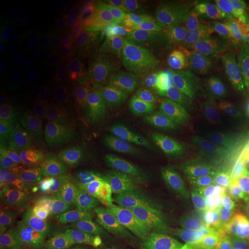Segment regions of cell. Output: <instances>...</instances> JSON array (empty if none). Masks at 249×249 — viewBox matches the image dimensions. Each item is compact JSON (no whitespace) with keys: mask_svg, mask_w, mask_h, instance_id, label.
<instances>
[{"mask_svg":"<svg viewBox=\"0 0 249 249\" xmlns=\"http://www.w3.org/2000/svg\"><path fill=\"white\" fill-rule=\"evenodd\" d=\"M130 234L135 249H177L170 219L157 211L139 217Z\"/></svg>","mask_w":249,"mask_h":249,"instance_id":"30bf717a","label":"cell"},{"mask_svg":"<svg viewBox=\"0 0 249 249\" xmlns=\"http://www.w3.org/2000/svg\"><path fill=\"white\" fill-rule=\"evenodd\" d=\"M130 231L127 218L119 213H111L97 218L91 229L95 249H124Z\"/></svg>","mask_w":249,"mask_h":249,"instance_id":"ac0fdd59","label":"cell"},{"mask_svg":"<svg viewBox=\"0 0 249 249\" xmlns=\"http://www.w3.org/2000/svg\"><path fill=\"white\" fill-rule=\"evenodd\" d=\"M102 177L91 164L66 173L59 180L58 204L67 214L85 213L97 200Z\"/></svg>","mask_w":249,"mask_h":249,"instance_id":"8992f818","label":"cell"},{"mask_svg":"<svg viewBox=\"0 0 249 249\" xmlns=\"http://www.w3.org/2000/svg\"><path fill=\"white\" fill-rule=\"evenodd\" d=\"M183 108L177 107L152 116L150 136L152 151L155 156L164 158L173 157L174 152L181 144Z\"/></svg>","mask_w":249,"mask_h":249,"instance_id":"7c38bea8","label":"cell"},{"mask_svg":"<svg viewBox=\"0 0 249 249\" xmlns=\"http://www.w3.org/2000/svg\"><path fill=\"white\" fill-rule=\"evenodd\" d=\"M170 7V5H152L151 9H148L145 7H142L141 12H136L135 13V24H138L141 28H147L150 27L152 23L155 22V20L158 17H160L161 14H164L166 12V9Z\"/></svg>","mask_w":249,"mask_h":249,"instance_id":"f546056e","label":"cell"},{"mask_svg":"<svg viewBox=\"0 0 249 249\" xmlns=\"http://www.w3.org/2000/svg\"><path fill=\"white\" fill-rule=\"evenodd\" d=\"M64 97L65 91L61 83L52 82L50 80H39L34 85L27 107L42 113L51 114L54 108L60 107Z\"/></svg>","mask_w":249,"mask_h":249,"instance_id":"44dd1931","label":"cell"},{"mask_svg":"<svg viewBox=\"0 0 249 249\" xmlns=\"http://www.w3.org/2000/svg\"><path fill=\"white\" fill-rule=\"evenodd\" d=\"M239 7L238 2L234 1H226V0H220V1H214L211 6L209 12L207 13L204 20L203 31L207 30L210 26H213L214 22H217L219 18L225 17V15L234 12Z\"/></svg>","mask_w":249,"mask_h":249,"instance_id":"f1b7e54d","label":"cell"},{"mask_svg":"<svg viewBox=\"0 0 249 249\" xmlns=\"http://www.w3.org/2000/svg\"><path fill=\"white\" fill-rule=\"evenodd\" d=\"M239 21H240V17H239V12L235 9L234 12L219 18L213 26L204 30L197 43L198 55L211 58L214 53L225 48L234 36L238 29Z\"/></svg>","mask_w":249,"mask_h":249,"instance_id":"d6986e66","label":"cell"},{"mask_svg":"<svg viewBox=\"0 0 249 249\" xmlns=\"http://www.w3.org/2000/svg\"><path fill=\"white\" fill-rule=\"evenodd\" d=\"M93 82L67 93L61 101V124L66 129H75L97 114Z\"/></svg>","mask_w":249,"mask_h":249,"instance_id":"e0dca14e","label":"cell"},{"mask_svg":"<svg viewBox=\"0 0 249 249\" xmlns=\"http://www.w3.org/2000/svg\"><path fill=\"white\" fill-rule=\"evenodd\" d=\"M229 223L218 214H192L187 217L183 234L187 249H218V240Z\"/></svg>","mask_w":249,"mask_h":249,"instance_id":"5bb4252c","label":"cell"},{"mask_svg":"<svg viewBox=\"0 0 249 249\" xmlns=\"http://www.w3.org/2000/svg\"><path fill=\"white\" fill-rule=\"evenodd\" d=\"M138 54L144 76L151 81V85L169 75V71L172 67L166 61L160 49L143 43L139 46Z\"/></svg>","mask_w":249,"mask_h":249,"instance_id":"d4e9b609","label":"cell"},{"mask_svg":"<svg viewBox=\"0 0 249 249\" xmlns=\"http://www.w3.org/2000/svg\"><path fill=\"white\" fill-rule=\"evenodd\" d=\"M14 110L6 107H0V134L1 136L9 138L14 126Z\"/></svg>","mask_w":249,"mask_h":249,"instance_id":"4dcf8cb0","label":"cell"},{"mask_svg":"<svg viewBox=\"0 0 249 249\" xmlns=\"http://www.w3.org/2000/svg\"><path fill=\"white\" fill-rule=\"evenodd\" d=\"M218 249H249V229L227 227L219 236Z\"/></svg>","mask_w":249,"mask_h":249,"instance_id":"83f0119b","label":"cell"},{"mask_svg":"<svg viewBox=\"0 0 249 249\" xmlns=\"http://www.w3.org/2000/svg\"><path fill=\"white\" fill-rule=\"evenodd\" d=\"M90 165L88 161V152L79 147L64 145L57 152L51 161V170L54 173H66L80 170Z\"/></svg>","mask_w":249,"mask_h":249,"instance_id":"484cf974","label":"cell"},{"mask_svg":"<svg viewBox=\"0 0 249 249\" xmlns=\"http://www.w3.org/2000/svg\"><path fill=\"white\" fill-rule=\"evenodd\" d=\"M249 121V77L210 75L187 105L185 127L196 141L218 144L235 136Z\"/></svg>","mask_w":249,"mask_h":249,"instance_id":"6da1fadb","label":"cell"},{"mask_svg":"<svg viewBox=\"0 0 249 249\" xmlns=\"http://www.w3.org/2000/svg\"><path fill=\"white\" fill-rule=\"evenodd\" d=\"M97 114L110 124L112 128L130 130L128 119L118 82H93Z\"/></svg>","mask_w":249,"mask_h":249,"instance_id":"2e32d148","label":"cell"},{"mask_svg":"<svg viewBox=\"0 0 249 249\" xmlns=\"http://www.w3.org/2000/svg\"><path fill=\"white\" fill-rule=\"evenodd\" d=\"M246 130H247V133L249 134V121H248V124H247V127H246Z\"/></svg>","mask_w":249,"mask_h":249,"instance_id":"d6a6232c","label":"cell"},{"mask_svg":"<svg viewBox=\"0 0 249 249\" xmlns=\"http://www.w3.org/2000/svg\"><path fill=\"white\" fill-rule=\"evenodd\" d=\"M238 29L225 48L210 58L211 73L218 77H249V7L242 2Z\"/></svg>","mask_w":249,"mask_h":249,"instance_id":"52a82bcc","label":"cell"},{"mask_svg":"<svg viewBox=\"0 0 249 249\" xmlns=\"http://www.w3.org/2000/svg\"><path fill=\"white\" fill-rule=\"evenodd\" d=\"M130 129L147 126L152 116V85L138 71H128L118 81Z\"/></svg>","mask_w":249,"mask_h":249,"instance_id":"ba28073f","label":"cell"},{"mask_svg":"<svg viewBox=\"0 0 249 249\" xmlns=\"http://www.w3.org/2000/svg\"><path fill=\"white\" fill-rule=\"evenodd\" d=\"M80 148L86 151L104 147L111 136V126L98 114L74 129Z\"/></svg>","mask_w":249,"mask_h":249,"instance_id":"cb8c5ba5","label":"cell"},{"mask_svg":"<svg viewBox=\"0 0 249 249\" xmlns=\"http://www.w3.org/2000/svg\"><path fill=\"white\" fill-rule=\"evenodd\" d=\"M55 130H58L57 124L51 114L24 107L18 110L15 116L13 130L6 142L13 143L24 152L30 144Z\"/></svg>","mask_w":249,"mask_h":249,"instance_id":"4fadbf2b","label":"cell"},{"mask_svg":"<svg viewBox=\"0 0 249 249\" xmlns=\"http://www.w3.org/2000/svg\"><path fill=\"white\" fill-rule=\"evenodd\" d=\"M173 198L178 203H194L205 213L218 214L217 176L202 145L182 142L172 157Z\"/></svg>","mask_w":249,"mask_h":249,"instance_id":"7a4b0ae2","label":"cell"},{"mask_svg":"<svg viewBox=\"0 0 249 249\" xmlns=\"http://www.w3.org/2000/svg\"><path fill=\"white\" fill-rule=\"evenodd\" d=\"M21 180V223L27 229H37L49 219L58 203V188L51 173L44 171H27Z\"/></svg>","mask_w":249,"mask_h":249,"instance_id":"277c9868","label":"cell"},{"mask_svg":"<svg viewBox=\"0 0 249 249\" xmlns=\"http://www.w3.org/2000/svg\"><path fill=\"white\" fill-rule=\"evenodd\" d=\"M218 216L235 227L249 225V134L224 156L218 185Z\"/></svg>","mask_w":249,"mask_h":249,"instance_id":"3957f363","label":"cell"},{"mask_svg":"<svg viewBox=\"0 0 249 249\" xmlns=\"http://www.w3.org/2000/svg\"><path fill=\"white\" fill-rule=\"evenodd\" d=\"M160 51L171 67L182 68L197 57V45L178 42H160Z\"/></svg>","mask_w":249,"mask_h":249,"instance_id":"4316f807","label":"cell"},{"mask_svg":"<svg viewBox=\"0 0 249 249\" xmlns=\"http://www.w3.org/2000/svg\"><path fill=\"white\" fill-rule=\"evenodd\" d=\"M61 133L55 130L54 133L30 144L23 152L27 171H39L43 165L52 161L61 149Z\"/></svg>","mask_w":249,"mask_h":249,"instance_id":"7402d4cb","label":"cell"},{"mask_svg":"<svg viewBox=\"0 0 249 249\" xmlns=\"http://www.w3.org/2000/svg\"><path fill=\"white\" fill-rule=\"evenodd\" d=\"M67 37V30L62 24L38 22L27 28L21 43L29 55L40 57L60 51L62 46L66 45Z\"/></svg>","mask_w":249,"mask_h":249,"instance_id":"9a60e30c","label":"cell"},{"mask_svg":"<svg viewBox=\"0 0 249 249\" xmlns=\"http://www.w3.org/2000/svg\"><path fill=\"white\" fill-rule=\"evenodd\" d=\"M154 156L150 128L148 126L130 129L117 140L112 148V160L123 170H141Z\"/></svg>","mask_w":249,"mask_h":249,"instance_id":"8fae6325","label":"cell"},{"mask_svg":"<svg viewBox=\"0 0 249 249\" xmlns=\"http://www.w3.org/2000/svg\"><path fill=\"white\" fill-rule=\"evenodd\" d=\"M37 70L33 61L14 58L0 71V105L14 110L33 90Z\"/></svg>","mask_w":249,"mask_h":249,"instance_id":"9c48e42d","label":"cell"},{"mask_svg":"<svg viewBox=\"0 0 249 249\" xmlns=\"http://www.w3.org/2000/svg\"><path fill=\"white\" fill-rule=\"evenodd\" d=\"M210 75H213L210 58L204 55H197L189 64L180 68L178 73V91L180 104L183 110L188 105L189 99L196 88L202 81Z\"/></svg>","mask_w":249,"mask_h":249,"instance_id":"ffe728a7","label":"cell"},{"mask_svg":"<svg viewBox=\"0 0 249 249\" xmlns=\"http://www.w3.org/2000/svg\"><path fill=\"white\" fill-rule=\"evenodd\" d=\"M1 249H18V245L14 238L8 234L1 235Z\"/></svg>","mask_w":249,"mask_h":249,"instance_id":"1f68e13d","label":"cell"},{"mask_svg":"<svg viewBox=\"0 0 249 249\" xmlns=\"http://www.w3.org/2000/svg\"><path fill=\"white\" fill-rule=\"evenodd\" d=\"M247 5H248V7H249V1H247Z\"/></svg>","mask_w":249,"mask_h":249,"instance_id":"836d02e7","label":"cell"},{"mask_svg":"<svg viewBox=\"0 0 249 249\" xmlns=\"http://www.w3.org/2000/svg\"><path fill=\"white\" fill-rule=\"evenodd\" d=\"M173 197L172 163L170 158L152 156L140 170L132 201L140 207L158 208Z\"/></svg>","mask_w":249,"mask_h":249,"instance_id":"5b68a950","label":"cell"},{"mask_svg":"<svg viewBox=\"0 0 249 249\" xmlns=\"http://www.w3.org/2000/svg\"><path fill=\"white\" fill-rule=\"evenodd\" d=\"M152 116L161 112L181 107L178 91V75L169 74L152 85Z\"/></svg>","mask_w":249,"mask_h":249,"instance_id":"603a6c76","label":"cell"}]
</instances>
